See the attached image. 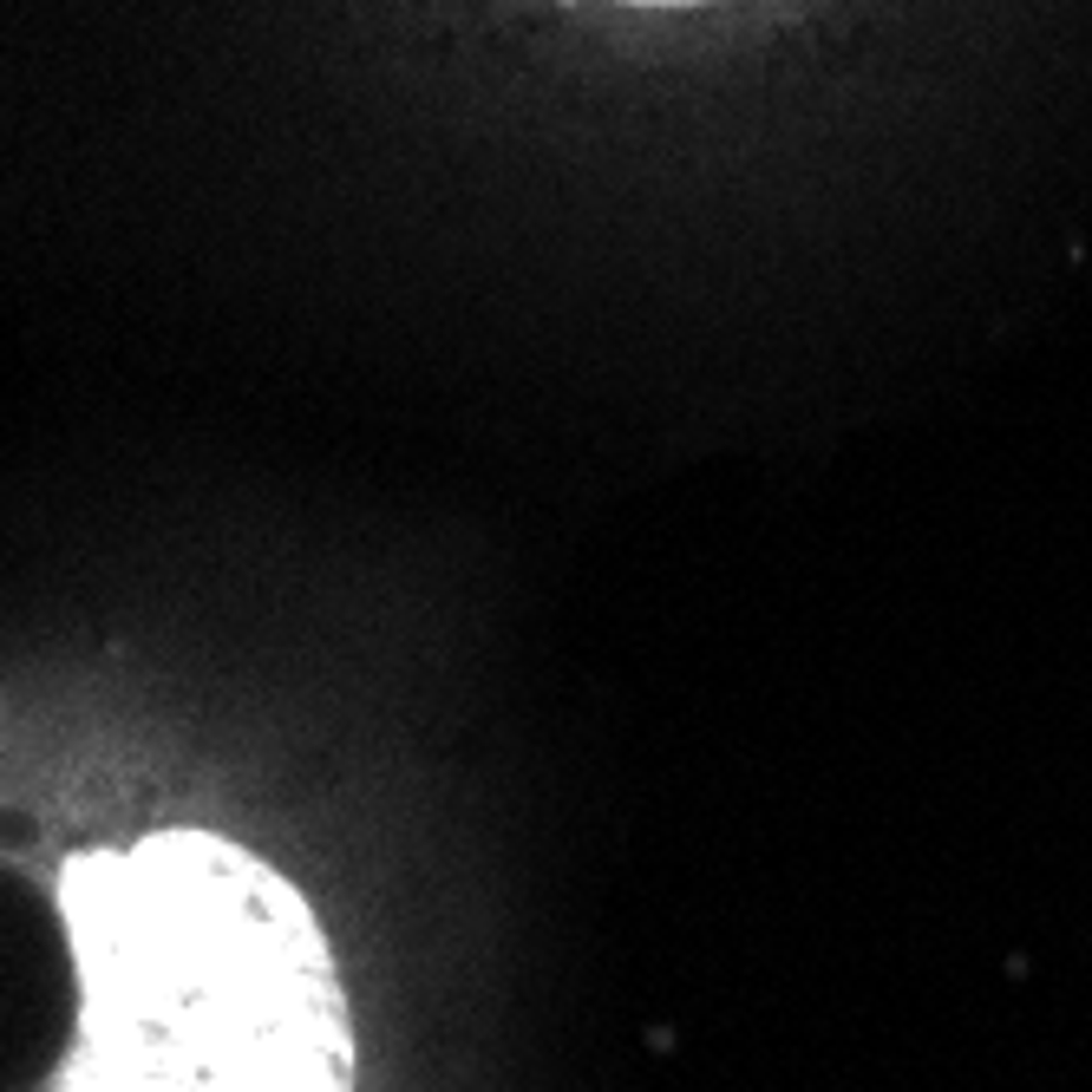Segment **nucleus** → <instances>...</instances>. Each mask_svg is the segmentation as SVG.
<instances>
[{"label": "nucleus", "instance_id": "f03ea898", "mask_svg": "<svg viewBox=\"0 0 1092 1092\" xmlns=\"http://www.w3.org/2000/svg\"><path fill=\"white\" fill-rule=\"evenodd\" d=\"M621 7H700V0H621Z\"/></svg>", "mask_w": 1092, "mask_h": 1092}, {"label": "nucleus", "instance_id": "f257e3e1", "mask_svg": "<svg viewBox=\"0 0 1092 1092\" xmlns=\"http://www.w3.org/2000/svg\"><path fill=\"white\" fill-rule=\"evenodd\" d=\"M66 1092H354L348 994L301 890L210 831L66 870Z\"/></svg>", "mask_w": 1092, "mask_h": 1092}]
</instances>
